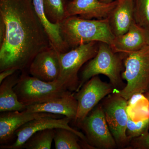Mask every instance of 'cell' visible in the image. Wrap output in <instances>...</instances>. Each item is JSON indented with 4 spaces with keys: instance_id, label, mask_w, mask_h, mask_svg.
<instances>
[{
    "instance_id": "obj_3",
    "label": "cell",
    "mask_w": 149,
    "mask_h": 149,
    "mask_svg": "<svg viewBox=\"0 0 149 149\" xmlns=\"http://www.w3.org/2000/svg\"><path fill=\"white\" fill-rule=\"evenodd\" d=\"M125 55L115 52L107 43L99 42L95 56L87 62L80 74L77 92L92 77L102 74L109 79L115 89L124 88L122 73L124 70Z\"/></svg>"
},
{
    "instance_id": "obj_8",
    "label": "cell",
    "mask_w": 149,
    "mask_h": 149,
    "mask_svg": "<svg viewBox=\"0 0 149 149\" xmlns=\"http://www.w3.org/2000/svg\"><path fill=\"white\" fill-rule=\"evenodd\" d=\"M78 125L93 149H113L118 147L107 123L101 104L93 109Z\"/></svg>"
},
{
    "instance_id": "obj_22",
    "label": "cell",
    "mask_w": 149,
    "mask_h": 149,
    "mask_svg": "<svg viewBox=\"0 0 149 149\" xmlns=\"http://www.w3.org/2000/svg\"><path fill=\"white\" fill-rule=\"evenodd\" d=\"M134 17L136 24L149 30V0H134Z\"/></svg>"
},
{
    "instance_id": "obj_28",
    "label": "cell",
    "mask_w": 149,
    "mask_h": 149,
    "mask_svg": "<svg viewBox=\"0 0 149 149\" xmlns=\"http://www.w3.org/2000/svg\"><path fill=\"white\" fill-rule=\"evenodd\" d=\"M148 33L149 45V30H148Z\"/></svg>"
},
{
    "instance_id": "obj_6",
    "label": "cell",
    "mask_w": 149,
    "mask_h": 149,
    "mask_svg": "<svg viewBox=\"0 0 149 149\" xmlns=\"http://www.w3.org/2000/svg\"><path fill=\"white\" fill-rule=\"evenodd\" d=\"M99 42H90L59 54L61 70L57 80L68 91H77L79 85L78 72L85 63L95 56Z\"/></svg>"
},
{
    "instance_id": "obj_18",
    "label": "cell",
    "mask_w": 149,
    "mask_h": 149,
    "mask_svg": "<svg viewBox=\"0 0 149 149\" xmlns=\"http://www.w3.org/2000/svg\"><path fill=\"white\" fill-rule=\"evenodd\" d=\"M18 71V70H17ZM8 77L0 85V111H23L26 106L19 102L14 88L19 76L17 72Z\"/></svg>"
},
{
    "instance_id": "obj_29",
    "label": "cell",
    "mask_w": 149,
    "mask_h": 149,
    "mask_svg": "<svg viewBox=\"0 0 149 149\" xmlns=\"http://www.w3.org/2000/svg\"></svg>"
},
{
    "instance_id": "obj_2",
    "label": "cell",
    "mask_w": 149,
    "mask_h": 149,
    "mask_svg": "<svg viewBox=\"0 0 149 149\" xmlns=\"http://www.w3.org/2000/svg\"><path fill=\"white\" fill-rule=\"evenodd\" d=\"M60 24L62 37L71 49L92 42H102L110 45L115 37L107 19H86L71 16Z\"/></svg>"
},
{
    "instance_id": "obj_26",
    "label": "cell",
    "mask_w": 149,
    "mask_h": 149,
    "mask_svg": "<svg viewBox=\"0 0 149 149\" xmlns=\"http://www.w3.org/2000/svg\"><path fill=\"white\" fill-rule=\"evenodd\" d=\"M102 2L106 3H109L114 1H117V0H99Z\"/></svg>"
},
{
    "instance_id": "obj_5",
    "label": "cell",
    "mask_w": 149,
    "mask_h": 149,
    "mask_svg": "<svg viewBox=\"0 0 149 149\" xmlns=\"http://www.w3.org/2000/svg\"><path fill=\"white\" fill-rule=\"evenodd\" d=\"M14 90L19 101L26 106L48 101L72 92L58 80L45 82L25 72L20 75Z\"/></svg>"
},
{
    "instance_id": "obj_10",
    "label": "cell",
    "mask_w": 149,
    "mask_h": 149,
    "mask_svg": "<svg viewBox=\"0 0 149 149\" xmlns=\"http://www.w3.org/2000/svg\"><path fill=\"white\" fill-rule=\"evenodd\" d=\"M71 119L64 116L56 118L45 116L35 118L22 125L15 132L17 139L15 142L10 145H1V149H19L24 143L35 133L40 130L49 128H63L71 130L77 134L85 143H88L86 136L82 132L75 130L70 126Z\"/></svg>"
},
{
    "instance_id": "obj_9",
    "label": "cell",
    "mask_w": 149,
    "mask_h": 149,
    "mask_svg": "<svg viewBox=\"0 0 149 149\" xmlns=\"http://www.w3.org/2000/svg\"><path fill=\"white\" fill-rule=\"evenodd\" d=\"M115 89L110 83L103 82L98 75L94 76L74 93L78 107L74 122L78 125L102 99L114 93Z\"/></svg>"
},
{
    "instance_id": "obj_4",
    "label": "cell",
    "mask_w": 149,
    "mask_h": 149,
    "mask_svg": "<svg viewBox=\"0 0 149 149\" xmlns=\"http://www.w3.org/2000/svg\"><path fill=\"white\" fill-rule=\"evenodd\" d=\"M123 79L126 85L116 93L128 100L134 95L145 94L149 88V45L125 54Z\"/></svg>"
},
{
    "instance_id": "obj_14",
    "label": "cell",
    "mask_w": 149,
    "mask_h": 149,
    "mask_svg": "<svg viewBox=\"0 0 149 149\" xmlns=\"http://www.w3.org/2000/svg\"><path fill=\"white\" fill-rule=\"evenodd\" d=\"M148 45V30L140 27L136 22L132 24L127 32L115 36L110 45L115 52L124 54L137 52Z\"/></svg>"
},
{
    "instance_id": "obj_27",
    "label": "cell",
    "mask_w": 149,
    "mask_h": 149,
    "mask_svg": "<svg viewBox=\"0 0 149 149\" xmlns=\"http://www.w3.org/2000/svg\"><path fill=\"white\" fill-rule=\"evenodd\" d=\"M145 94L146 95V98L148 100L149 102V88L148 91H147L146 93H145Z\"/></svg>"
},
{
    "instance_id": "obj_1",
    "label": "cell",
    "mask_w": 149,
    "mask_h": 149,
    "mask_svg": "<svg viewBox=\"0 0 149 149\" xmlns=\"http://www.w3.org/2000/svg\"><path fill=\"white\" fill-rule=\"evenodd\" d=\"M0 20L5 29L0 44V72L24 71L37 54L52 47L32 0H0Z\"/></svg>"
},
{
    "instance_id": "obj_15",
    "label": "cell",
    "mask_w": 149,
    "mask_h": 149,
    "mask_svg": "<svg viewBox=\"0 0 149 149\" xmlns=\"http://www.w3.org/2000/svg\"><path fill=\"white\" fill-rule=\"evenodd\" d=\"M78 104L72 92L62 97L44 102L27 106L25 110L29 112L47 113L65 116L74 120Z\"/></svg>"
},
{
    "instance_id": "obj_23",
    "label": "cell",
    "mask_w": 149,
    "mask_h": 149,
    "mask_svg": "<svg viewBox=\"0 0 149 149\" xmlns=\"http://www.w3.org/2000/svg\"><path fill=\"white\" fill-rule=\"evenodd\" d=\"M149 128V117L139 121H134L128 116L126 134L129 143L133 139L139 137L148 131Z\"/></svg>"
},
{
    "instance_id": "obj_16",
    "label": "cell",
    "mask_w": 149,
    "mask_h": 149,
    "mask_svg": "<svg viewBox=\"0 0 149 149\" xmlns=\"http://www.w3.org/2000/svg\"><path fill=\"white\" fill-rule=\"evenodd\" d=\"M107 19L115 36L127 32L135 22L134 0H118L117 4Z\"/></svg>"
},
{
    "instance_id": "obj_20",
    "label": "cell",
    "mask_w": 149,
    "mask_h": 149,
    "mask_svg": "<svg viewBox=\"0 0 149 149\" xmlns=\"http://www.w3.org/2000/svg\"><path fill=\"white\" fill-rule=\"evenodd\" d=\"M55 135V129L49 128L34 133L22 147V149H50Z\"/></svg>"
},
{
    "instance_id": "obj_21",
    "label": "cell",
    "mask_w": 149,
    "mask_h": 149,
    "mask_svg": "<svg viewBox=\"0 0 149 149\" xmlns=\"http://www.w3.org/2000/svg\"><path fill=\"white\" fill-rule=\"evenodd\" d=\"M46 16L51 22L60 23L67 18L64 0H43Z\"/></svg>"
},
{
    "instance_id": "obj_13",
    "label": "cell",
    "mask_w": 149,
    "mask_h": 149,
    "mask_svg": "<svg viewBox=\"0 0 149 149\" xmlns=\"http://www.w3.org/2000/svg\"><path fill=\"white\" fill-rule=\"evenodd\" d=\"M117 1L106 3L99 0H72L67 4L66 17L78 16L86 19H107Z\"/></svg>"
},
{
    "instance_id": "obj_11",
    "label": "cell",
    "mask_w": 149,
    "mask_h": 149,
    "mask_svg": "<svg viewBox=\"0 0 149 149\" xmlns=\"http://www.w3.org/2000/svg\"><path fill=\"white\" fill-rule=\"evenodd\" d=\"M59 54L51 47L37 54L29 66L31 76L45 82L57 80L61 70Z\"/></svg>"
},
{
    "instance_id": "obj_12",
    "label": "cell",
    "mask_w": 149,
    "mask_h": 149,
    "mask_svg": "<svg viewBox=\"0 0 149 149\" xmlns=\"http://www.w3.org/2000/svg\"><path fill=\"white\" fill-rule=\"evenodd\" d=\"M61 116L47 113L10 111L1 112L0 115V144L6 145L15 135L16 130L30 120L38 118L51 116L60 118Z\"/></svg>"
},
{
    "instance_id": "obj_7",
    "label": "cell",
    "mask_w": 149,
    "mask_h": 149,
    "mask_svg": "<svg viewBox=\"0 0 149 149\" xmlns=\"http://www.w3.org/2000/svg\"><path fill=\"white\" fill-rule=\"evenodd\" d=\"M128 101L115 92L107 96L102 104L109 128L117 146L121 148H125L129 143L126 134Z\"/></svg>"
},
{
    "instance_id": "obj_19",
    "label": "cell",
    "mask_w": 149,
    "mask_h": 149,
    "mask_svg": "<svg viewBox=\"0 0 149 149\" xmlns=\"http://www.w3.org/2000/svg\"><path fill=\"white\" fill-rule=\"evenodd\" d=\"M54 141L56 149H81L82 141L79 136L71 130L63 128L55 129Z\"/></svg>"
},
{
    "instance_id": "obj_24",
    "label": "cell",
    "mask_w": 149,
    "mask_h": 149,
    "mask_svg": "<svg viewBox=\"0 0 149 149\" xmlns=\"http://www.w3.org/2000/svg\"><path fill=\"white\" fill-rule=\"evenodd\" d=\"M129 145L130 149H149L148 131L139 137L131 140Z\"/></svg>"
},
{
    "instance_id": "obj_25",
    "label": "cell",
    "mask_w": 149,
    "mask_h": 149,
    "mask_svg": "<svg viewBox=\"0 0 149 149\" xmlns=\"http://www.w3.org/2000/svg\"><path fill=\"white\" fill-rule=\"evenodd\" d=\"M17 70H18L15 68H9V69H6L5 70H3L1 72V73H0V84L2 83L3 81L5 79L12 75Z\"/></svg>"
},
{
    "instance_id": "obj_17",
    "label": "cell",
    "mask_w": 149,
    "mask_h": 149,
    "mask_svg": "<svg viewBox=\"0 0 149 149\" xmlns=\"http://www.w3.org/2000/svg\"><path fill=\"white\" fill-rule=\"evenodd\" d=\"M35 12L47 35L52 47L59 53L68 52L70 49L62 37L60 23L51 22L45 13L43 0H32Z\"/></svg>"
}]
</instances>
